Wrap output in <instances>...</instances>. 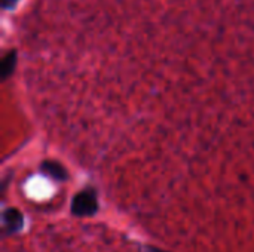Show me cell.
<instances>
[{"instance_id":"6da1fadb","label":"cell","mask_w":254,"mask_h":252,"mask_svg":"<svg viewBox=\"0 0 254 252\" xmlns=\"http://www.w3.org/2000/svg\"><path fill=\"white\" fill-rule=\"evenodd\" d=\"M98 209V201L94 190L79 192L71 202V212L76 217H91Z\"/></svg>"},{"instance_id":"7a4b0ae2","label":"cell","mask_w":254,"mask_h":252,"mask_svg":"<svg viewBox=\"0 0 254 252\" xmlns=\"http://www.w3.org/2000/svg\"><path fill=\"white\" fill-rule=\"evenodd\" d=\"M22 227V214L18 209L9 208L3 212V230L6 235L16 233Z\"/></svg>"},{"instance_id":"3957f363","label":"cell","mask_w":254,"mask_h":252,"mask_svg":"<svg viewBox=\"0 0 254 252\" xmlns=\"http://www.w3.org/2000/svg\"><path fill=\"white\" fill-rule=\"evenodd\" d=\"M42 172L46 174L48 177L54 178V180H60V181H64L67 180V171L63 165H60L58 162H54V160H46L42 163L40 166Z\"/></svg>"},{"instance_id":"277c9868","label":"cell","mask_w":254,"mask_h":252,"mask_svg":"<svg viewBox=\"0 0 254 252\" xmlns=\"http://www.w3.org/2000/svg\"><path fill=\"white\" fill-rule=\"evenodd\" d=\"M15 64H16V52L15 50H9L3 56L1 64H0V73H1V79L3 80L7 79L12 74V71L15 68Z\"/></svg>"},{"instance_id":"5b68a950","label":"cell","mask_w":254,"mask_h":252,"mask_svg":"<svg viewBox=\"0 0 254 252\" xmlns=\"http://www.w3.org/2000/svg\"><path fill=\"white\" fill-rule=\"evenodd\" d=\"M19 0H1V7L3 9H12V7H15L16 6V3H18Z\"/></svg>"},{"instance_id":"8992f818","label":"cell","mask_w":254,"mask_h":252,"mask_svg":"<svg viewBox=\"0 0 254 252\" xmlns=\"http://www.w3.org/2000/svg\"><path fill=\"white\" fill-rule=\"evenodd\" d=\"M146 252H165V251H161V250H158V248H147V251Z\"/></svg>"}]
</instances>
